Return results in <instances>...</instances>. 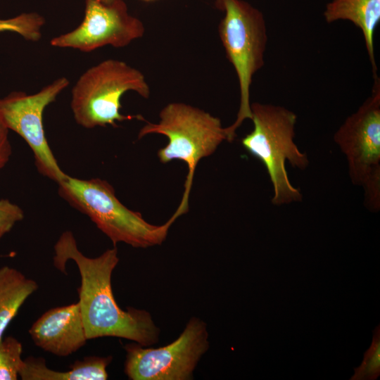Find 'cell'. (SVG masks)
<instances>
[{
    "instance_id": "obj_20",
    "label": "cell",
    "mask_w": 380,
    "mask_h": 380,
    "mask_svg": "<svg viewBox=\"0 0 380 380\" xmlns=\"http://www.w3.org/2000/svg\"><path fill=\"white\" fill-rule=\"evenodd\" d=\"M98 1L103 3V4H104L110 5V4L117 3L118 1H121L122 0H98Z\"/></svg>"
},
{
    "instance_id": "obj_13",
    "label": "cell",
    "mask_w": 380,
    "mask_h": 380,
    "mask_svg": "<svg viewBox=\"0 0 380 380\" xmlns=\"http://www.w3.org/2000/svg\"><path fill=\"white\" fill-rule=\"evenodd\" d=\"M112 356H88L76 360L65 372L52 370L46 365L42 357L30 356L23 360L19 376L23 380H106L107 367Z\"/></svg>"
},
{
    "instance_id": "obj_12",
    "label": "cell",
    "mask_w": 380,
    "mask_h": 380,
    "mask_svg": "<svg viewBox=\"0 0 380 380\" xmlns=\"http://www.w3.org/2000/svg\"><path fill=\"white\" fill-rule=\"evenodd\" d=\"M324 17L328 23L340 20L351 21L361 30L374 79L378 77L374 34L380 22V0H332L327 4Z\"/></svg>"
},
{
    "instance_id": "obj_11",
    "label": "cell",
    "mask_w": 380,
    "mask_h": 380,
    "mask_svg": "<svg viewBox=\"0 0 380 380\" xmlns=\"http://www.w3.org/2000/svg\"><path fill=\"white\" fill-rule=\"evenodd\" d=\"M29 334L34 344L57 356H68L88 340L79 303L45 312L32 325Z\"/></svg>"
},
{
    "instance_id": "obj_5",
    "label": "cell",
    "mask_w": 380,
    "mask_h": 380,
    "mask_svg": "<svg viewBox=\"0 0 380 380\" xmlns=\"http://www.w3.org/2000/svg\"><path fill=\"white\" fill-rule=\"evenodd\" d=\"M148 98L150 87L139 70L117 59H106L87 70L72 87L70 107L76 122L91 129L112 125L141 115H125L120 110L127 91Z\"/></svg>"
},
{
    "instance_id": "obj_14",
    "label": "cell",
    "mask_w": 380,
    "mask_h": 380,
    "mask_svg": "<svg viewBox=\"0 0 380 380\" xmlns=\"http://www.w3.org/2000/svg\"><path fill=\"white\" fill-rule=\"evenodd\" d=\"M37 289L34 280L16 269L8 266L0 268V342L21 305Z\"/></svg>"
},
{
    "instance_id": "obj_21",
    "label": "cell",
    "mask_w": 380,
    "mask_h": 380,
    "mask_svg": "<svg viewBox=\"0 0 380 380\" xmlns=\"http://www.w3.org/2000/svg\"><path fill=\"white\" fill-rule=\"evenodd\" d=\"M217 3H218V4H219V3H220V0H217Z\"/></svg>"
},
{
    "instance_id": "obj_8",
    "label": "cell",
    "mask_w": 380,
    "mask_h": 380,
    "mask_svg": "<svg viewBox=\"0 0 380 380\" xmlns=\"http://www.w3.org/2000/svg\"><path fill=\"white\" fill-rule=\"evenodd\" d=\"M206 323L192 317L173 342L158 348L125 346V373L132 380H191L209 348Z\"/></svg>"
},
{
    "instance_id": "obj_15",
    "label": "cell",
    "mask_w": 380,
    "mask_h": 380,
    "mask_svg": "<svg viewBox=\"0 0 380 380\" xmlns=\"http://www.w3.org/2000/svg\"><path fill=\"white\" fill-rule=\"evenodd\" d=\"M44 18L37 13H24L15 17L0 19V32H14L25 40L37 42L42 37Z\"/></svg>"
},
{
    "instance_id": "obj_7",
    "label": "cell",
    "mask_w": 380,
    "mask_h": 380,
    "mask_svg": "<svg viewBox=\"0 0 380 380\" xmlns=\"http://www.w3.org/2000/svg\"><path fill=\"white\" fill-rule=\"evenodd\" d=\"M346 156L354 185L364 189V203L371 212L380 208V81L374 79L372 95L348 116L334 136Z\"/></svg>"
},
{
    "instance_id": "obj_6",
    "label": "cell",
    "mask_w": 380,
    "mask_h": 380,
    "mask_svg": "<svg viewBox=\"0 0 380 380\" xmlns=\"http://www.w3.org/2000/svg\"><path fill=\"white\" fill-rule=\"evenodd\" d=\"M225 12L219 25V34L229 61L236 73L240 106L234 122L226 127L228 141L234 140L236 129L246 119L251 120L250 89L253 77L264 65L267 41L262 13L241 0H220Z\"/></svg>"
},
{
    "instance_id": "obj_1",
    "label": "cell",
    "mask_w": 380,
    "mask_h": 380,
    "mask_svg": "<svg viewBox=\"0 0 380 380\" xmlns=\"http://www.w3.org/2000/svg\"><path fill=\"white\" fill-rule=\"evenodd\" d=\"M53 249V265L58 270L65 272L69 260L78 267V303L87 339L117 337L146 347L158 342L160 329L149 312L132 307L125 310L115 300L111 285L112 273L119 262L115 246L96 258H89L79 250L72 233L66 231Z\"/></svg>"
},
{
    "instance_id": "obj_9",
    "label": "cell",
    "mask_w": 380,
    "mask_h": 380,
    "mask_svg": "<svg viewBox=\"0 0 380 380\" xmlns=\"http://www.w3.org/2000/svg\"><path fill=\"white\" fill-rule=\"evenodd\" d=\"M68 84V79L61 77L34 94L13 91L0 99V122L25 141L34 154L39 172L57 183L67 175L61 169L47 141L43 114Z\"/></svg>"
},
{
    "instance_id": "obj_18",
    "label": "cell",
    "mask_w": 380,
    "mask_h": 380,
    "mask_svg": "<svg viewBox=\"0 0 380 380\" xmlns=\"http://www.w3.org/2000/svg\"><path fill=\"white\" fill-rule=\"evenodd\" d=\"M24 217L23 210L8 199L0 200V239Z\"/></svg>"
},
{
    "instance_id": "obj_2",
    "label": "cell",
    "mask_w": 380,
    "mask_h": 380,
    "mask_svg": "<svg viewBox=\"0 0 380 380\" xmlns=\"http://www.w3.org/2000/svg\"><path fill=\"white\" fill-rule=\"evenodd\" d=\"M59 195L70 205L87 215L113 242L134 248L160 245L166 239L177 213L162 225L146 222L140 213L124 205L113 187L99 178L82 179L67 176L58 182Z\"/></svg>"
},
{
    "instance_id": "obj_19",
    "label": "cell",
    "mask_w": 380,
    "mask_h": 380,
    "mask_svg": "<svg viewBox=\"0 0 380 380\" xmlns=\"http://www.w3.org/2000/svg\"><path fill=\"white\" fill-rule=\"evenodd\" d=\"M8 131L0 122V172L8 162L12 153Z\"/></svg>"
},
{
    "instance_id": "obj_10",
    "label": "cell",
    "mask_w": 380,
    "mask_h": 380,
    "mask_svg": "<svg viewBox=\"0 0 380 380\" xmlns=\"http://www.w3.org/2000/svg\"><path fill=\"white\" fill-rule=\"evenodd\" d=\"M144 32L143 23L128 13L123 1L108 5L86 0L82 23L75 29L53 37L50 44L91 52L105 46L125 47Z\"/></svg>"
},
{
    "instance_id": "obj_17",
    "label": "cell",
    "mask_w": 380,
    "mask_h": 380,
    "mask_svg": "<svg viewBox=\"0 0 380 380\" xmlns=\"http://www.w3.org/2000/svg\"><path fill=\"white\" fill-rule=\"evenodd\" d=\"M350 380H375L380 375V325L373 331L372 342L365 352L361 365L354 368Z\"/></svg>"
},
{
    "instance_id": "obj_16",
    "label": "cell",
    "mask_w": 380,
    "mask_h": 380,
    "mask_svg": "<svg viewBox=\"0 0 380 380\" xmlns=\"http://www.w3.org/2000/svg\"><path fill=\"white\" fill-rule=\"evenodd\" d=\"M22 344L8 336L0 342V380H16L22 367Z\"/></svg>"
},
{
    "instance_id": "obj_3",
    "label": "cell",
    "mask_w": 380,
    "mask_h": 380,
    "mask_svg": "<svg viewBox=\"0 0 380 380\" xmlns=\"http://www.w3.org/2000/svg\"><path fill=\"white\" fill-rule=\"evenodd\" d=\"M251 110L253 129L241 144L266 168L273 187L271 203L279 206L301 201L303 195L291 183L286 169V162L300 170L310 163L294 142L297 115L285 107L258 102L251 103Z\"/></svg>"
},
{
    "instance_id": "obj_4",
    "label": "cell",
    "mask_w": 380,
    "mask_h": 380,
    "mask_svg": "<svg viewBox=\"0 0 380 380\" xmlns=\"http://www.w3.org/2000/svg\"><path fill=\"white\" fill-rule=\"evenodd\" d=\"M158 123L147 122L139 131L138 137L149 134H163L168 139L167 144L159 149L158 157L163 163L173 160L184 162L189 169L185 191L177 211L188 210V199L194 174L201 159L213 154L218 146L228 140L226 127L219 118L196 107L171 103L159 114Z\"/></svg>"
}]
</instances>
